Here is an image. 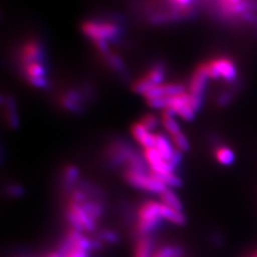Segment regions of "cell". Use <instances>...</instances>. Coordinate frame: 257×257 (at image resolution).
I'll return each instance as SVG.
<instances>
[{"instance_id":"cell-35","label":"cell","mask_w":257,"mask_h":257,"mask_svg":"<svg viewBox=\"0 0 257 257\" xmlns=\"http://www.w3.org/2000/svg\"><path fill=\"white\" fill-rule=\"evenodd\" d=\"M65 257H70V256H65Z\"/></svg>"},{"instance_id":"cell-13","label":"cell","mask_w":257,"mask_h":257,"mask_svg":"<svg viewBox=\"0 0 257 257\" xmlns=\"http://www.w3.org/2000/svg\"><path fill=\"white\" fill-rule=\"evenodd\" d=\"M155 252V240L152 236H140L137 243L135 257H154Z\"/></svg>"},{"instance_id":"cell-6","label":"cell","mask_w":257,"mask_h":257,"mask_svg":"<svg viewBox=\"0 0 257 257\" xmlns=\"http://www.w3.org/2000/svg\"><path fill=\"white\" fill-rule=\"evenodd\" d=\"M205 72L209 78L219 79L230 82L235 80L237 76V70L234 63L227 57H219L203 64Z\"/></svg>"},{"instance_id":"cell-10","label":"cell","mask_w":257,"mask_h":257,"mask_svg":"<svg viewBox=\"0 0 257 257\" xmlns=\"http://www.w3.org/2000/svg\"><path fill=\"white\" fill-rule=\"evenodd\" d=\"M186 92V88L182 84L178 83H170V84H162L153 88L150 92H148L144 96L146 99H154V98H160V97H170L180 94Z\"/></svg>"},{"instance_id":"cell-21","label":"cell","mask_w":257,"mask_h":257,"mask_svg":"<svg viewBox=\"0 0 257 257\" xmlns=\"http://www.w3.org/2000/svg\"><path fill=\"white\" fill-rule=\"evenodd\" d=\"M153 175L158 178L161 182L165 184L166 186L170 189H175L182 185V180L178 175L175 174V172H169L164 174H154Z\"/></svg>"},{"instance_id":"cell-30","label":"cell","mask_w":257,"mask_h":257,"mask_svg":"<svg viewBox=\"0 0 257 257\" xmlns=\"http://www.w3.org/2000/svg\"><path fill=\"white\" fill-rule=\"evenodd\" d=\"M6 193L11 197H20L24 194V189L18 184H10L6 188Z\"/></svg>"},{"instance_id":"cell-1","label":"cell","mask_w":257,"mask_h":257,"mask_svg":"<svg viewBox=\"0 0 257 257\" xmlns=\"http://www.w3.org/2000/svg\"><path fill=\"white\" fill-rule=\"evenodd\" d=\"M147 103L152 109L156 110L172 109L177 116L186 121L193 120L196 113V110L193 108L191 96L187 91L175 96L149 99Z\"/></svg>"},{"instance_id":"cell-20","label":"cell","mask_w":257,"mask_h":257,"mask_svg":"<svg viewBox=\"0 0 257 257\" xmlns=\"http://www.w3.org/2000/svg\"><path fill=\"white\" fill-rule=\"evenodd\" d=\"M7 120L10 127L16 128L19 126V118L17 111V104L12 96H8L5 101Z\"/></svg>"},{"instance_id":"cell-3","label":"cell","mask_w":257,"mask_h":257,"mask_svg":"<svg viewBox=\"0 0 257 257\" xmlns=\"http://www.w3.org/2000/svg\"><path fill=\"white\" fill-rule=\"evenodd\" d=\"M162 203L148 201L140 207L138 211V221L137 225L139 236L150 235V233L157 230L163 223L161 216Z\"/></svg>"},{"instance_id":"cell-12","label":"cell","mask_w":257,"mask_h":257,"mask_svg":"<svg viewBox=\"0 0 257 257\" xmlns=\"http://www.w3.org/2000/svg\"><path fill=\"white\" fill-rule=\"evenodd\" d=\"M155 148L165 160H170L176 151L172 139H169L165 134H155Z\"/></svg>"},{"instance_id":"cell-16","label":"cell","mask_w":257,"mask_h":257,"mask_svg":"<svg viewBox=\"0 0 257 257\" xmlns=\"http://www.w3.org/2000/svg\"><path fill=\"white\" fill-rule=\"evenodd\" d=\"M79 182V170L75 166H69L64 170L62 186L66 192L71 193Z\"/></svg>"},{"instance_id":"cell-24","label":"cell","mask_w":257,"mask_h":257,"mask_svg":"<svg viewBox=\"0 0 257 257\" xmlns=\"http://www.w3.org/2000/svg\"><path fill=\"white\" fill-rule=\"evenodd\" d=\"M183 254V249L177 246L166 245L156 249L154 257H181Z\"/></svg>"},{"instance_id":"cell-11","label":"cell","mask_w":257,"mask_h":257,"mask_svg":"<svg viewBox=\"0 0 257 257\" xmlns=\"http://www.w3.org/2000/svg\"><path fill=\"white\" fill-rule=\"evenodd\" d=\"M132 135L138 144L144 149L155 147V134L145 128L140 122L132 127Z\"/></svg>"},{"instance_id":"cell-4","label":"cell","mask_w":257,"mask_h":257,"mask_svg":"<svg viewBox=\"0 0 257 257\" xmlns=\"http://www.w3.org/2000/svg\"><path fill=\"white\" fill-rule=\"evenodd\" d=\"M66 218L72 229L80 232H93L96 230V220L83 209L81 204L70 201L66 211Z\"/></svg>"},{"instance_id":"cell-25","label":"cell","mask_w":257,"mask_h":257,"mask_svg":"<svg viewBox=\"0 0 257 257\" xmlns=\"http://www.w3.org/2000/svg\"><path fill=\"white\" fill-rule=\"evenodd\" d=\"M172 139V142L174 144L177 150H179L180 152L185 153V152H188L190 150V142L188 140L187 137L183 134V132L175 135L174 137H171Z\"/></svg>"},{"instance_id":"cell-15","label":"cell","mask_w":257,"mask_h":257,"mask_svg":"<svg viewBox=\"0 0 257 257\" xmlns=\"http://www.w3.org/2000/svg\"><path fill=\"white\" fill-rule=\"evenodd\" d=\"M161 216L163 220L168 221L176 226H183L186 223V216L184 215L183 211L170 208L163 203L161 207Z\"/></svg>"},{"instance_id":"cell-27","label":"cell","mask_w":257,"mask_h":257,"mask_svg":"<svg viewBox=\"0 0 257 257\" xmlns=\"http://www.w3.org/2000/svg\"><path fill=\"white\" fill-rule=\"evenodd\" d=\"M140 123L145 127V128L149 130L150 132H152L153 133V131H155L157 127H158V125H159V123H160V120L159 118L155 115V114H153V113H147V114H145L143 117H142V119L140 120Z\"/></svg>"},{"instance_id":"cell-8","label":"cell","mask_w":257,"mask_h":257,"mask_svg":"<svg viewBox=\"0 0 257 257\" xmlns=\"http://www.w3.org/2000/svg\"><path fill=\"white\" fill-rule=\"evenodd\" d=\"M209 76L206 74L204 66L200 65L193 73L189 86V94L191 96L193 108L196 111L200 110L202 106L205 91L207 87Z\"/></svg>"},{"instance_id":"cell-2","label":"cell","mask_w":257,"mask_h":257,"mask_svg":"<svg viewBox=\"0 0 257 257\" xmlns=\"http://www.w3.org/2000/svg\"><path fill=\"white\" fill-rule=\"evenodd\" d=\"M81 28L84 35L92 41L102 39L112 43L118 42L124 33L123 28L118 23L104 20L85 21Z\"/></svg>"},{"instance_id":"cell-23","label":"cell","mask_w":257,"mask_h":257,"mask_svg":"<svg viewBox=\"0 0 257 257\" xmlns=\"http://www.w3.org/2000/svg\"><path fill=\"white\" fill-rule=\"evenodd\" d=\"M106 63L110 66L112 70L117 72L118 74H126V68L125 64L119 55L109 53L107 55H103Z\"/></svg>"},{"instance_id":"cell-34","label":"cell","mask_w":257,"mask_h":257,"mask_svg":"<svg viewBox=\"0 0 257 257\" xmlns=\"http://www.w3.org/2000/svg\"><path fill=\"white\" fill-rule=\"evenodd\" d=\"M248 257H257V249H255L254 251H252Z\"/></svg>"},{"instance_id":"cell-31","label":"cell","mask_w":257,"mask_h":257,"mask_svg":"<svg viewBox=\"0 0 257 257\" xmlns=\"http://www.w3.org/2000/svg\"><path fill=\"white\" fill-rule=\"evenodd\" d=\"M94 43V45L97 48V50L101 53L102 55H107L110 53V47H109V42L106 41V40H94L92 41Z\"/></svg>"},{"instance_id":"cell-32","label":"cell","mask_w":257,"mask_h":257,"mask_svg":"<svg viewBox=\"0 0 257 257\" xmlns=\"http://www.w3.org/2000/svg\"><path fill=\"white\" fill-rule=\"evenodd\" d=\"M67 256L70 257H91L90 252L83 250V249H79V248H74Z\"/></svg>"},{"instance_id":"cell-14","label":"cell","mask_w":257,"mask_h":257,"mask_svg":"<svg viewBox=\"0 0 257 257\" xmlns=\"http://www.w3.org/2000/svg\"><path fill=\"white\" fill-rule=\"evenodd\" d=\"M165 75V65L161 62H157L156 64L153 65L149 73L144 77L147 79L148 82L155 88L156 86L164 84Z\"/></svg>"},{"instance_id":"cell-22","label":"cell","mask_w":257,"mask_h":257,"mask_svg":"<svg viewBox=\"0 0 257 257\" xmlns=\"http://www.w3.org/2000/svg\"><path fill=\"white\" fill-rule=\"evenodd\" d=\"M215 158L222 165H230L233 163L235 156L230 148L221 146L215 151Z\"/></svg>"},{"instance_id":"cell-18","label":"cell","mask_w":257,"mask_h":257,"mask_svg":"<svg viewBox=\"0 0 257 257\" xmlns=\"http://www.w3.org/2000/svg\"><path fill=\"white\" fill-rule=\"evenodd\" d=\"M24 74L28 81L38 78H47L46 65L41 63H32L23 67Z\"/></svg>"},{"instance_id":"cell-7","label":"cell","mask_w":257,"mask_h":257,"mask_svg":"<svg viewBox=\"0 0 257 257\" xmlns=\"http://www.w3.org/2000/svg\"><path fill=\"white\" fill-rule=\"evenodd\" d=\"M138 154V151L130 147V145L123 141H114L107 149V162L112 168L122 165L128 167V163Z\"/></svg>"},{"instance_id":"cell-26","label":"cell","mask_w":257,"mask_h":257,"mask_svg":"<svg viewBox=\"0 0 257 257\" xmlns=\"http://www.w3.org/2000/svg\"><path fill=\"white\" fill-rule=\"evenodd\" d=\"M60 103H61V106L64 109L70 110V111H73L74 113H80V112H83V110H84V105L83 104L74 101L73 99L69 98L65 94L61 97Z\"/></svg>"},{"instance_id":"cell-17","label":"cell","mask_w":257,"mask_h":257,"mask_svg":"<svg viewBox=\"0 0 257 257\" xmlns=\"http://www.w3.org/2000/svg\"><path fill=\"white\" fill-rule=\"evenodd\" d=\"M160 200L163 204L167 205L170 208H173L177 211H183V205L179 197L176 195V193L173 191V189L167 188L164 192L159 194Z\"/></svg>"},{"instance_id":"cell-29","label":"cell","mask_w":257,"mask_h":257,"mask_svg":"<svg viewBox=\"0 0 257 257\" xmlns=\"http://www.w3.org/2000/svg\"><path fill=\"white\" fill-rule=\"evenodd\" d=\"M218 1H219V5H220L223 15L228 18H230V11L232 9V7L242 2L241 0H218Z\"/></svg>"},{"instance_id":"cell-9","label":"cell","mask_w":257,"mask_h":257,"mask_svg":"<svg viewBox=\"0 0 257 257\" xmlns=\"http://www.w3.org/2000/svg\"><path fill=\"white\" fill-rule=\"evenodd\" d=\"M21 63L23 67L32 63L46 64L44 47L38 41H29L21 50Z\"/></svg>"},{"instance_id":"cell-5","label":"cell","mask_w":257,"mask_h":257,"mask_svg":"<svg viewBox=\"0 0 257 257\" xmlns=\"http://www.w3.org/2000/svg\"><path fill=\"white\" fill-rule=\"evenodd\" d=\"M125 179L131 186L148 193L160 194L168 188L165 184L156 178L151 172L137 173L126 170Z\"/></svg>"},{"instance_id":"cell-33","label":"cell","mask_w":257,"mask_h":257,"mask_svg":"<svg viewBox=\"0 0 257 257\" xmlns=\"http://www.w3.org/2000/svg\"><path fill=\"white\" fill-rule=\"evenodd\" d=\"M230 98H231V95L229 92H224L218 97L217 103L219 106H225L230 101Z\"/></svg>"},{"instance_id":"cell-19","label":"cell","mask_w":257,"mask_h":257,"mask_svg":"<svg viewBox=\"0 0 257 257\" xmlns=\"http://www.w3.org/2000/svg\"><path fill=\"white\" fill-rule=\"evenodd\" d=\"M81 206L85 211L88 212L89 215H91L93 219L98 220L102 216L105 211V205L103 201L89 199L87 201L82 203Z\"/></svg>"},{"instance_id":"cell-28","label":"cell","mask_w":257,"mask_h":257,"mask_svg":"<svg viewBox=\"0 0 257 257\" xmlns=\"http://www.w3.org/2000/svg\"><path fill=\"white\" fill-rule=\"evenodd\" d=\"M98 239L101 242H106L109 244H115L119 241V235L113 230H101L98 234Z\"/></svg>"}]
</instances>
